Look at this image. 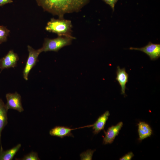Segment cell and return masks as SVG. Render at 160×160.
<instances>
[{"mask_svg":"<svg viewBox=\"0 0 160 160\" xmlns=\"http://www.w3.org/2000/svg\"><path fill=\"white\" fill-rule=\"evenodd\" d=\"M38 5L44 11L59 18H63L66 13L77 12L89 0H36Z\"/></svg>","mask_w":160,"mask_h":160,"instance_id":"cell-1","label":"cell"},{"mask_svg":"<svg viewBox=\"0 0 160 160\" xmlns=\"http://www.w3.org/2000/svg\"><path fill=\"white\" fill-rule=\"evenodd\" d=\"M72 27L70 20L52 18L47 23L45 28L47 31L56 33L58 36L74 38L71 35Z\"/></svg>","mask_w":160,"mask_h":160,"instance_id":"cell-2","label":"cell"},{"mask_svg":"<svg viewBox=\"0 0 160 160\" xmlns=\"http://www.w3.org/2000/svg\"><path fill=\"white\" fill-rule=\"evenodd\" d=\"M75 38L64 36H58L57 37L50 39H45L43 46L39 49L41 52L48 51L58 52L62 48L70 45Z\"/></svg>","mask_w":160,"mask_h":160,"instance_id":"cell-3","label":"cell"},{"mask_svg":"<svg viewBox=\"0 0 160 160\" xmlns=\"http://www.w3.org/2000/svg\"><path fill=\"white\" fill-rule=\"evenodd\" d=\"M27 48L28 56L23 72V78L26 80H28L29 73L36 64L39 55L41 53L39 49L35 50L30 45H28Z\"/></svg>","mask_w":160,"mask_h":160,"instance_id":"cell-4","label":"cell"},{"mask_svg":"<svg viewBox=\"0 0 160 160\" xmlns=\"http://www.w3.org/2000/svg\"><path fill=\"white\" fill-rule=\"evenodd\" d=\"M6 98L7 101L6 105L8 110L12 109L19 112L23 111L21 96L19 94L16 92L14 93H8L6 94Z\"/></svg>","mask_w":160,"mask_h":160,"instance_id":"cell-5","label":"cell"},{"mask_svg":"<svg viewBox=\"0 0 160 160\" xmlns=\"http://www.w3.org/2000/svg\"><path fill=\"white\" fill-rule=\"evenodd\" d=\"M129 49L142 51L150 57L151 60H155L160 57V44L149 42L145 46L140 48L130 47Z\"/></svg>","mask_w":160,"mask_h":160,"instance_id":"cell-6","label":"cell"},{"mask_svg":"<svg viewBox=\"0 0 160 160\" xmlns=\"http://www.w3.org/2000/svg\"><path fill=\"white\" fill-rule=\"evenodd\" d=\"M19 58L13 50H10L7 54L0 60L1 72L5 69L16 66Z\"/></svg>","mask_w":160,"mask_h":160,"instance_id":"cell-7","label":"cell"},{"mask_svg":"<svg viewBox=\"0 0 160 160\" xmlns=\"http://www.w3.org/2000/svg\"><path fill=\"white\" fill-rule=\"evenodd\" d=\"M123 125V122H120L116 125L109 127L106 132H105V136L103 139V144L106 145L112 143L118 135Z\"/></svg>","mask_w":160,"mask_h":160,"instance_id":"cell-8","label":"cell"},{"mask_svg":"<svg viewBox=\"0 0 160 160\" xmlns=\"http://www.w3.org/2000/svg\"><path fill=\"white\" fill-rule=\"evenodd\" d=\"M90 127H91V125L79 128L71 129L64 126H57L52 129L49 131V133L51 136L58 137L61 138H63L66 136L73 137V135L71 132L72 130L80 128Z\"/></svg>","mask_w":160,"mask_h":160,"instance_id":"cell-9","label":"cell"},{"mask_svg":"<svg viewBox=\"0 0 160 160\" xmlns=\"http://www.w3.org/2000/svg\"><path fill=\"white\" fill-rule=\"evenodd\" d=\"M117 76L116 80L118 82L121 87V94L125 95L126 84L128 81L129 75L125 68L121 69L119 66L117 67Z\"/></svg>","mask_w":160,"mask_h":160,"instance_id":"cell-10","label":"cell"},{"mask_svg":"<svg viewBox=\"0 0 160 160\" xmlns=\"http://www.w3.org/2000/svg\"><path fill=\"white\" fill-rule=\"evenodd\" d=\"M7 109L6 104L1 99H0V150L3 149L1 144L2 132L7 124Z\"/></svg>","mask_w":160,"mask_h":160,"instance_id":"cell-11","label":"cell"},{"mask_svg":"<svg viewBox=\"0 0 160 160\" xmlns=\"http://www.w3.org/2000/svg\"><path fill=\"white\" fill-rule=\"evenodd\" d=\"M108 111H106L104 113L100 116L96 121L92 124L93 133L95 134L98 133L104 129L106 122L110 116Z\"/></svg>","mask_w":160,"mask_h":160,"instance_id":"cell-12","label":"cell"},{"mask_svg":"<svg viewBox=\"0 0 160 160\" xmlns=\"http://www.w3.org/2000/svg\"><path fill=\"white\" fill-rule=\"evenodd\" d=\"M138 125L140 140H142L151 136L152 134V130L148 124L145 122L140 121Z\"/></svg>","mask_w":160,"mask_h":160,"instance_id":"cell-13","label":"cell"},{"mask_svg":"<svg viewBox=\"0 0 160 160\" xmlns=\"http://www.w3.org/2000/svg\"><path fill=\"white\" fill-rule=\"evenodd\" d=\"M21 146L20 144L9 149L0 150V160H12Z\"/></svg>","mask_w":160,"mask_h":160,"instance_id":"cell-14","label":"cell"},{"mask_svg":"<svg viewBox=\"0 0 160 160\" xmlns=\"http://www.w3.org/2000/svg\"><path fill=\"white\" fill-rule=\"evenodd\" d=\"M9 32L5 27L0 26V44L7 41Z\"/></svg>","mask_w":160,"mask_h":160,"instance_id":"cell-15","label":"cell"},{"mask_svg":"<svg viewBox=\"0 0 160 160\" xmlns=\"http://www.w3.org/2000/svg\"><path fill=\"white\" fill-rule=\"evenodd\" d=\"M95 150H88L80 155L81 160H92Z\"/></svg>","mask_w":160,"mask_h":160,"instance_id":"cell-16","label":"cell"},{"mask_svg":"<svg viewBox=\"0 0 160 160\" xmlns=\"http://www.w3.org/2000/svg\"><path fill=\"white\" fill-rule=\"evenodd\" d=\"M22 160H39L37 153L36 152H32L25 156L23 158L20 159Z\"/></svg>","mask_w":160,"mask_h":160,"instance_id":"cell-17","label":"cell"},{"mask_svg":"<svg viewBox=\"0 0 160 160\" xmlns=\"http://www.w3.org/2000/svg\"><path fill=\"white\" fill-rule=\"evenodd\" d=\"M106 4L109 5L113 11H114L115 4L119 0H103Z\"/></svg>","mask_w":160,"mask_h":160,"instance_id":"cell-18","label":"cell"},{"mask_svg":"<svg viewBox=\"0 0 160 160\" xmlns=\"http://www.w3.org/2000/svg\"><path fill=\"white\" fill-rule=\"evenodd\" d=\"M134 156L132 152H129L120 159V160H130Z\"/></svg>","mask_w":160,"mask_h":160,"instance_id":"cell-19","label":"cell"},{"mask_svg":"<svg viewBox=\"0 0 160 160\" xmlns=\"http://www.w3.org/2000/svg\"><path fill=\"white\" fill-rule=\"evenodd\" d=\"M13 1L12 0H0V6H2L8 3H11Z\"/></svg>","mask_w":160,"mask_h":160,"instance_id":"cell-20","label":"cell"}]
</instances>
